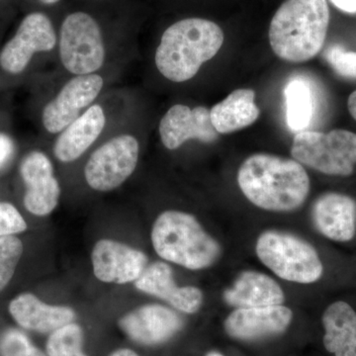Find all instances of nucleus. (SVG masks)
Masks as SVG:
<instances>
[{
  "label": "nucleus",
  "mask_w": 356,
  "mask_h": 356,
  "mask_svg": "<svg viewBox=\"0 0 356 356\" xmlns=\"http://www.w3.org/2000/svg\"><path fill=\"white\" fill-rule=\"evenodd\" d=\"M238 184L257 207L273 212L298 209L310 193V178L295 159L270 154L248 156L238 168Z\"/></svg>",
  "instance_id": "nucleus-1"
},
{
  "label": "nucleus",
  "mask_w": 356,
  "mask_h": 356,
  "mask_svg": "<svg viewBox=\"0 0 356 356\" xmlns=\"http://www.w3.org/2000/svg\"><path fill=\"white\" fill-rule=\"evenodd\" d=\"M224 43L219 25L202 18H187L168 28L156 51V65L168 81L184 83L197 74L204 63L217 55Z\"/></svg>",
  "instance_id": "nucleus-2"
},
{
  "label": "nucleus",
  "mask_w": 356,
  "mask_h": 356,
  "mask_svg": "<svg viewBox=\"0 0 356 356\" xmlns=\"http://www.w3.org/2000/svg\"><path fill=\"white\" fill-rule=\"evenodd\" d=\"M329 23L327 0H286L269 26L271 49L286 62H307L324 47Z\"/></svg>",
  "instance_id": "nucleus-3"
},
{
  "label": "nucleus",
  "mask_w": 356,
  "mask_h": 356,
  "mask_svg": "<svg viewBox=\"0 0 356 356\" xmlns=\"http://www.w3.org/2000/svg\"><path fill=\"white\" fill-rule=\"evenodd\" d=\"M152 243L159 257L191 270L212 266L222 254L220 243L198 220L181 211H165L156 218Z\"/></svg>",
  "instance_id": "nucleus-4"
},
{
  "label": "nucleus",
  "mask_w": 356,
  "mask_h": 356,
  "mask_svg": "<svg viewBox=\"0 0 356 356\" xmlns=\"http://www.w3.org/2000/svg\"><path fill=\"white\" fill-rule=\"evenodd\" d=\"M255 252L259 261L281 280L311 284L320 280L324 273L316 248L287 232H264L257 238Z\"/></svg>",
  "instance_id": "nucleus-5"
},
{
  "label": "nucleus",
  "mask_w": 356,
  "mask_h": 356,
  "mask_svg": "<svg viewBox=\"0 0 356 356\" xmlns=\"http://www.w3.org/2000/svg\"><path fill=\"white\" fill-rule=\"evenodd\" d=\"M293 159L332 177H350L356 165V134L350 131L327 133L302 131L295 135Z\"/></svg>",
  "instance_id": "nucleus-6"
},
{
  "label": "nucleus",
  "mask_w": 356,
  "mask_h": 356,
  "mask_svg": "<svg viewBox=\"0 0 356 356\" xmlns=\"http://www.w3.org/2000/svg\"><path fill=\"white\" fill-rule=\"evenodd\" d=\"M58 53L65 69L76 76L102 69L105 46L97 21L81 11L67 15L60 26Z\"/></svg>",
  "instance_id": "nucleus-7"
},
{
  "label": "nucleus",
  "mask_w": 356,
  "mask_h": 356,
  "mask_svg": "<svg viewBox=\"0 0 356 356\" xmlns=\"http://www.w3.org/2000/svg\"><path fill=\"white\" fill-rule=\"evenodd\" d=\"M139 154V142L135 137H114L91 154L84 168L86 182L99 192L118 188L135 172Z\"/></svg>",
  "instance_id": "nucleus-8"
},
{
  "label": "nucleus",
  "mask_w": 356,
  "mask_h": 356,
  "mask_svg": "<svg viewBox=\"0 0 356 356\" xmlns=\"http://www.w3.org/2000/svg\"><path fill=\"white\" fill-rule=\"evenodd\" d=\"M57 40L53 23L46 14H28L0 51V67L13 76L22 74L35 54L53 50Z\"/></svg>",
  "instance_id": "nucleus-9"
},
{
  "label": "nucleus",
  "mask_w": 356,
  "mask_h": 356,
  "mask_svg": "<svg viewBox=\"0 0 356 356\" xmlns=\"http://www.w3.org/2000/svg\"><path fill=\"white\" fill-rule=\"evenodd\" d=\"M103 79L96 74L76 76L65 84L55 99L44 106L42 114L44 128L51 134L64 131L81 110L89 106L102 90Z\"/></svg>",
  "instance_id": "nucleus-10"
},
{
  "label": "nucleus",
  "mask_w": 356,
  "mask_h": 356,
  "mask_svg": "<svg viewBox=\"0 0 356 356\" xmlns=\"http://www.w3.org/2000/svg\"><path fill=\"white\" fill-rule=\"evenodd\" d=\"M93 273L98 280L114 284L135 282L147 266V257L125 243L103 238L91 252Z\"/></svg>",
  "instance_id": "nucleus-11"
},
{
  "label": "nucleus",
  "mask_w": 356,
  "mask_h": 356,
  "mask_svg": "<svg viewBox=\"0 0 356 356\" xmlns=\"http://www.w3.org/2000/svg\"><path fill=\"white\" fill-rule=\"evenodd\" d=\"M20 175L26 185V209L35 216L51 214L57 208L62 191L50 159L42 152H31L21 163Z\"/></svg>",
  "instance_id": "nucleus-12"
},
{
  "label": "nucleus",
  "mask_w": 356,
  "mask_h": 356,
  "mask_svg": "<svg viewBox=\"0 0 356 356\" xmlns=\"http://www.w3.org/2000/svg\"><path fill=\"white\" fill-rule=\"evenodd\" d=\"M161 143L168 149H177L188 140H198L205 144L214 143L220 134L211 121L210 110L197 106L175 104L168 109L159 123Z\"/></svg>",
  "instance_id": "nucleus-13"
},
{
  "label": "nucleus",
  "mask_w": 356,
  "mask_h": 356,
  "mask_svg": "<svg viewBox=\"0 0 356 356\" xmlns=\"http://www.w3.org/2000/svg\"><path fill=\"white\" fill-rule=\"evenodd\" d=\"M292 318V311L283 305L236 309L225 321V330L234 339L254 341L286 331Z\"/></svg>",
  "instance_id": "nucleus-14"
},
{
  "label": "nucleus",
  "mask_w": 356,
  "mask_h": 356,
  "mask_svg": "<svg viewBox=\"0 0 356 356\" xmlns=\"http://www.w3.org/2000/svg\"><path fill=\"white\" fill-rule=\"evenodd\" d=\"M119 325L136 343L154 346L175 336L181 329L182 321L172 309L149 304L124 316Z\"/></svg>",
  "instance_id": "nucleus-15"
},
{
  "label": "nucleus",
  "mask_w": 356,
  "mask_h": 356,
  "mask_svg": "<svg viewBox=\"0 0 356 356\" xmlns=\"http://www.w3.org/2000/svg\"><path fill=\"white\" fill-rule=\"evenodd\" d=\"M312 219L325 238L350 242L356 234V201L346 194L327 192L314 202Z\"/></svg>",
  "instance_id": "nucleus-16"
},
{
  "label": "nucleus",
  "mask_w": 356,
  "mask_h": 356,
  "mask_svg": "<svg viewBox=\"0 0 356 356\" xmlns=\"http://www.w3.org/2000/svg\"><path fill=\"white\" fill-rule=\"evenodd\" d=\"M140 291L168 302L177 310L196 313L202 306L203 292L197 287H178L173 278L172 267L163 261L149 264L135 281Z\"/></svg>",
  "instance_id": "nucleus-17"
},
{
  "label": "nucleus",
  "mask_w": 356,
  "mask_h": 356,
  "mask_svg": "<svg viewBox=\"0 0 356 356\" xmlns=\"http://www.w3.org/2000/svg\"><path fill=\"white\" fill-rule=\"evenodd\" d=\"M106 123L100 105L89 107L83 115L67 126L58 136L54 154L62 163H72L81 158L102 133Z\"/></svg>",
  "instance_id": "nucleus-18"
},
{
  "label": "nucleus",
  "mask_w": 356,
  "mask_h": 356,
  "mask_svg": "<svg viewBox=\"0 0 356 356\" xmlns=\"http://www.w3.org/2000/svg\"><path fill=\"white\" fill-rule=\"evenodd\" d=\"M9 312L21 327L43 334L57 331L76 318V313L70 307L49 305L31 293L13 299Z\"/></svg>",
  "instance_id": "nucleus-19"
},
{
  "label": "nucleus",
  "mask_w": 356,
  "mask_h": 356,
  "mask_svg": "<svg viewBox=\"0 0 356 356\" xmlns=\"http://www.w3.org/2000/svg\"><path fill=\"white\" fill-rule=\"evenodd\" d=\"M228 305L236 309L282 305L285 295L282 288L266 274L243 271L222 294Z\"/></svg>",
  "instance_id": "nucleus-20"
},
{
  "label": "nucleus",
  "mask_w": 356,
  "mask_h": 356,
  "mask_svg": "<svg viewBox=\"0 0 356 356\" xmlns=\"http://www.w3.org/2000/svg\"><path fill=\"white\" fill-rule=\"evenodd\" d=\"M324 346L334 356H356V312L344 301L331 304L323 315Z\"/></svg>",
  "instance_id": "nucleus-21"
},
{
  "label": "nucleus",
  "mask_w": 356,
  "mask_h": 356,
  "mask_svg": "<svg viewBox=\"0 0 356 356\" xmlns=\"http://www.w3.org/2000/svg\"><path fill=\"white\" fill-rule=\"evenodd\" d=\"M255 91L236 89L210 110L211 121L219 134L242 130L259 119L261 110L255 104Z\"/></svg>",
  "instance_id": "nucleus-22"
},
{
  "label": "nucleus",
  "mask_w": 356,
  "mask_h": 356,
  "mask_svg": "<svg viewBox=\"0 0 356 356\" xmlns=\"http://www.w3.org/2000/svg\"><path fill=\"white\" fill-rule=\"evenodd\" d=\"M286 121L292 131L302 132L310 125L314 113L312 89L306 81L291 79L284 88Z\"/></svg>",
  "instance_id": "nucleus-23"
},
{
  "label": "nucleus",
  "mask_w": 356,
  "mask_h": 356,
  "mask_svg": "<svg viewBox=\"0 0 356 356\" xmlns=\"http://www.w3.org/2000/svg\"><path fill=\"white\" fill-rule=\"evenodd\" d=\"M83 332L81 325L70 323L51 332L47 343L49 356H86L83 351Z\"/></svg>",
  "instance_id": "nucleus-24"
},
{
  "label": "nucleus",
  "mask_w": 356,
  "mask_h": 356,
  "mask_svg": "<svg viewBox=\"0 0 356 356\" xmlns=\"http://www.w3.org/2000/svg\"><path fill=\"white\" fill-rule=\"evenodd\" d=\"M23 254V243L14 236L0 238V291L10 282Z\"/></svg>",
  "instance_id": "nucleus-25"
},
{
  "label": "nucleus",
  "mask_w": 356,
  "mask_h": 356,
  "mask_svg": "<svg viewBox=\"0 0 356 356\" xmlns=\"http://www.w3.org/2000/svg\"><path fill=\"white\" fill-rule=\"evenodd\" d=\"M2 356H46L18 330L10 329L0 337Z\"/></svg>",
  "instance_id": "nucleus-26"
},
{
  "label": "nucleus",
  "mask_w": 356,
  "mask_h": 356,
  "mask_svg": "<svg viewBox=\"0 0 356 356\" xmlns=\"http://www.w3.org/2000/svg\"><path fill=\"white\" fill-rule=\"evenodd\" d=\"M327 64L339 76L356 79V51H346L341 44H332L325 51Z\"/></svg>",
  "instance_id": "nucleus-27"
},
{
  "label": "nucleus",
  "mask_w": 356,
  "mask_h": 356,
  "mask_svg": "<svg viewBox=\"0 0 356 356\" xmlns=\"http://www.w3.org/2000/svg\"><path fill=\"white\" fill-rule=\"evenodd\" d=\"M27 229L24 218L21 216L15 206L0 202V238L22 233Z\"/></svg>",
  "instance_id": "nucleus-28"
},
{
  "label": "nucleus",
  "mask_w": 356,
  "mask_h": 356,
  "mask_svg": "<svg viewBox=\"0 0 356 356\" xmlns=\"http://www.w3.org/2000/svg\"><path fill=\"white\" fill-rule=\"evenodd\" d=\"M15 146L13 139L6 134L0 133V168L10 161L13 158Z\"/></svg>",
  "instance_id": "nucleus-29"
},
{
  "label": "nucleus",
  "mask_w": 356,
  "mask_h": 356,
  "mask_svg": "<svg viewBox=\"0 0 356 356\" xmlns=\"http://www.w3.org/2000/svg\"><path fill=\"white\" fill-rule=\"evenodd\" d=\"M337 8L346 13H356V0H330Z\"/></svg>",
  "instance_id": "nucleus-30"
},
{
  "label": "nucleus",
  "mask_w": 356,
  "mask_h": 356,
  "mask_svg": "<svg viewBox=\"0 0 356 356\" xmlns=\"http://www.w3.org/2000/svg\"><path fill=\"white\" fill-rule=\"evenodd\" d=\"M348 107L351 116L356 121V90L353 91L348 97Z\"/></svg>",
  "instance_id": "nucleus-31"
},
{
  "label": "nucleus",
  "mask_w": 356,
  "mask_h": 356,
  "mask_svg": "<svg viewBox=\"0 0 356 356\" xmlns=\"http://www.w3.org/2000/svg\"><path fill=\"white\" fill-rule=\"evenodd\" d=\"M110 356H139L137 353H134L133 350H128V348H121V350H118L114 351L113 353H111Z\"/></svg>",
  "instance_id": "nucleus-32"
},
{
  "label": "nucleus",
  "mask_w": 356,
  "mask_h": 356,
  "mask_svg": "<svg viewBox=\"0 0 356 356\" xmlns=\"http://www.w3.org/2000/svg\"><path fill=\"white\" fill-rule=\"evenodd\" d=\"M41 3L46 4V6H53V4L58 3L60 0H39Z\"/></svg>",
  "instance_id": "nucleus-33"
},
{
  "label": "nucleus",
  "mask_w": 356,
  "mask_h": 356,
  "mask_svg": "<svg viewBox=\"0 0 356 356\" xmlns=\"http://www.w3.org/2000/svg\"><path fill=\"white\" fill-rule=\"evenodd\" d=\"M206 356H224L221 353H217V351H210Z\"/></svg>",
  "instance_id": "nucleus-34"
}]
</instances>
